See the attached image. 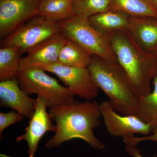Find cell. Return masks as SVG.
<instances>
[{
    "label": "cell",
    "mask_w": 157,
    "mask_h": 157,
    "mask_svg": "<svg viewBox=\"0 0 157 157\" xmlns=\"http://www.w3.org/2000/svg\"><path fill=\"white\" fill-rule=\"evenodd\" d=\"M130 17L122 11L109 10L93 15L88 20L101 33L110 35L117 31L128 30Z\"/></svg>",
    "instance_id": "14"
},
{
    "label": "cell",
    "mask_w": 157,
    "mask_h": 157,
    "mask_svg": "<svg viewBox=\"0 0 157 157\" xmlns=\"http://www.w3.org/2000/svg\"><path fill=\"white\" fill-rule=\"evenodd\" d=\"M154 89L147 95L138 98L136 116L154 129L157 127V75L153 80Z\"/></svg>",
    "instance_id": "19"
},
{
    "label": "cell",
    "mask_w": 157,
    "mask_h": 157,
    "mask_svg": "<svg viewBox=\"0 0 157 157\" xmlns=\"http://www.w3.org/2000/svg\"><path fill=\"white\" fill-rule=\"evenodd\" d=\"M62 33L59 23L36 16L8 36L1 39L0 46H17L21 53H28L37 45Z\"/></svg>",
    "instance_id": "6"
},
{
    "label": "cell",
    "mask_w": 157,
    "mask_h": 157,
    "mask_svg": "<svg viewBox=\"0 0 157 157\" xmlns=\"http://www.w3.org/2000/svg\"><path fill=\"white\" fill-rule=\"evenodd\" d=\"M24 117L14 110L8 113H0V137L2 139V132L7 127L23 120Z\"/></svg>",
    "instance_id": "21"
},
{
    "label": "cell",
    "mask_w": 157,
    "mask_h": 157,
    "mask_svg": "<svg viewBox=\"0 0 157 157\" xmlns=\"http://www.w3.org/2000/svg\"><path fill=\"white\" fill-rule=\"evenodd\" d=\"M73 0H41L37 16H42L56 22L69 19L75 16Z\"/></svg>",
    "instance_id": "16"
},
{
    "label": "cell",
    "mask_w": 157,
    "mask_h": 157,
    "mask_svg": "<svg viewBox=\"0 0 157 157\" xmlns=\"http://www.w3.org/2000/svg\"><path fill=\"white\" fill-rule=\"evenodd\" d=\"M48 104L46 99L38 96L36 98L35 111L29 121L25 132L16 138V141H26L28 145L29 157H34L39 141L46 132H55L56 125L53 124L49 113L47 112Z\"/></svg>",
    "instance_id": "10"
},
{
    "label": "cell",
    "mask_w": 157,
    "mask_h": 157,
    "mask_svg": "<svg viewBox=\"0 0 157 157\" xmlns=\"http://www.w3.org/2000/svg\"><path fill=\"white\" fill-rule=\"evenodd\" d=\"M149 3L157 10V0H147Z\"/></svg>",
    "instance_id": "24"
},
{
    "label": "cell",
    "mask_w": 157,
    "mask_h": 157,
    "mask_svg": "<svg viewBox=\"0 0 157 157\" xmlns=\"http://www.w3.org/2000/svg\"><path fill=\"white\" fill-rule=\"evenodd\" d=\"M87 68L96 86L108 97L113 109L121 115L136 116L138 98L120 65L92 55Z\"/></svg>",
    "instance_id": "3"
},
{
    "label": "cell",
    "mask_w": 157,
    "mask_h": 157,
    "mask_svg": "<svg viewBox=\"0 0 157 157\" xmlns=\"http://www.w3.org/2000/svg\"><path fill=\"white\" fill-rule=\"evenodd\" d=\"M100 109L107 132L113 137L125 139L134 137L136 134L147 136L152 132L151 125L145 123L136 116L118 114L108 101L100 104Z\"/></svg>",
    "instance_id": "9"
},
{
    "label": "cell",
    "mask_w": 157,
    "mask_h": 157,
    "mask_svg": "<svg viewBox=\"0 0 157 157\" xmlns=\"http://www.w3.org/2000/svg\"><path fill=\"white\" fill-rule=\"evenodd\" d=\"M17 46H6L0 49V81L16 78L19 71L21 56Z\"/></svg>",
    "instance_id": "17"
},
{
    "label": "cell",
    "mask_w": 157,
    "mask_h": 157,
    "mask_svg": "<svg viewBox=\"0 0 157 157\" xmlns=\"http://www.w3.org/2000/svg\"><path fill=\"white\" fill-rule=\"evenodd\" d=\"M62 33L82 46L91 55L117 63L111 47L110 35L101 33L95 29L88 19L75 16L59 22Z\"/></svg>",
    "instance_id": "4"
},
{
    "label": "cell",
    "mask_w": 157,
    "mask_h": 157,
    "mask_svg": "<svg viewBox=\"0 0 157 157\" xmlns=\"http://www.w3.org/2000/svg\"><path fill=\"white\" fill-rule=\"evenodd\" d=\"M36 99L29 97L20 87L16 78L0 82V107H9L30 119Z\"/></svg>",
    "instance_id": "12"
},
{
    "label": "cell",
    "mask_w": 157,
    "mask_h": 157,
    "mask_svg": "<svg viewBox=\"0 0 157 157\" xmlns=\"http://www.w3.org/2000/svg\"><path fill=\"white\" fill-rule=\"evenodd\" d=\"M127 152L129 155L134 157H144L141 155L140 151L136 147H125ZM153 157H157L155 156Z\"/></svg>",
    "instance_id": "23"
},
{
    "label": "cell",
    "mask_w": 157,
    "mask_h": 157,
    "mask_svg": "<svg viewBox=\"0 0 157 157\" xmlns=\"http://www.w3.org/2000/svg\"><path fill=\"white\" fill-rule=\"evenodd\" d=\"M144 140L157 141V127L153 130L152 134L151 135L142 137L134 136L123 139L124 142L126 146L128 147H136L140 142Z\"/></svg>",
    "instance_id": "22"
},
{
    "label": "cell",
    "mask_w": 157,
    "mask_h": 157,
    "mask_svg": "<svg viewBox=\"0 0 157 157\" xmlns=\"http://www.w3.org/2000/svg\"><path fill=\"white\" fill-rule=\"evenodd\" d=\"M92 56L82 46L67 38L60 51L57 63L75 67L87 68Z\"/></svg>",
    "instance_id": "15"
},
{
    "label": "cell",
    "mask_w": 157,
    "mask_h": 157,
    "mask_svg": "<svg viewBox=\"0 0 157 157\" xmlns=\"http://www.w3.org/2000/svg\"><path fill=\"white\" fill-rule=\"evenodd\" d=\"M62 33L37 45L21 59L19 70L57 63L60 51L66 41Z\"/></svg>",
    "instance_id": "11"
},
{
    "label": "cell",
    "mask_w": 157,
    "mask_h": 157,
    "mask_svg": "<svg viewBox=\"0 0 157 157\" xmlns=\"http://www.w3.org/2000/svg\"><path fill=\"white\" fill-rule=\"evenodd\" d=\"M110 43L117 61L126 73L136 96L150 94L152 81L157 75V56L144 52L128 31L111 34Z\"/></svg>",
    "instance_id": "2"
},
{
    "label": "cell",
    "mask_w": 157,
    "mask_h": 157,
    "mask_svg": "<svg viewBox=\"0 0 157 157\" xmlns=\"http://www.w3.org/2000/svg\"><path fill=\"white\" fill-rule=\"evenodd\" d=\"M41 0H0V38L8 36L37 15Z\"/></svg>",
    "instance_id": "8"
},
{
    "label": "cell",
    "mask_w": 157,
    "mask_h": 157,
    "mask_svg": "<svg viewBox=\"0 0 157 157\" xmlns=\"http://www.w3.org/2000/svg\"><path fill=\"white\" fill-rule=\"evenodd\" d=\"M50 117L56 124L53 137L45 143L48 148L59 147L63 142L79 138L96 149L105 145L96 137L94 130L101 124L100 104L97 101H74L69 104L50 107Z\"/></svg>",
    "instance_id": "1"
},
{
    "label": "cell",
    "mask_w": 157,
    "mask_h": 157,
    "mask_svg": "<svg viewBox=\"0 0 157 157\" xmlns=\"http://www.w3.org/2000/svg\"><path fill=\"white\" fill-rule=\"evenodd\" d=\"M127 31L144 52L157 56V18L130 16Z\"/></svg>",
    "instance_id": "13"
},
{
    "label": "cell",
    "mask_w": 157,
    "mask_h": 157,
    "mask_svg": "<svg viewBox=\"0 0 157 157\" xmlns=\"http://www.w3.org/2000/svg\"><path fill=\"white\" fill-rule=\"evenodd\" d=\"M37 68L57 76L73 96L88 101L98 96L99 88L93 81L87 68L68 67L59 63Z\"/></svg>",
    "instance_id": "7"
},
{
    "label": "cell",
    "mask_w": 157,
    "mask_h": 157,
    "mask_svg": "<svg viewBox=\"0 0 157 157\" xmlns=\"http://www.w3.org/2000/svg\"><path fill=\"white\" fill-rule=\"evenodd\" d=\"M109 10L122 11L131 17L157 18V10L147 0H109Z\"/></svg>",
    "instance_id": "18"
},
{
    "label": "cell",
    "mask_w": 157,
    "mask_h": 157,
    "mask_svg": "<svg viewBox=\"0 0 157 157\" xmlns=\"http://www.w3.org/2000/svg\"><path fill=\"white\" fill-rule=\"evenodd\" d=\"M109 0H73V13L76 16L88 19L109 10Z\"/></svg>",
    "instance_id": "20"
},
{
    "label": "cell",
    "mask_w": 157,
    "mask_h": 157,
    "mask_svg": "<svg viewBox=\"0 0 157 157\" xmlns=\"http://www.w3.org/2000/svg\"><path fill=\"white\" fill-rule=\"evenodd\" d=\"M40 68L31 67L19 70L16 78L21 88L28 94H36L46 99L50 108L75 101L67 87L51 77Z\"/></svg>",
    "instance_id": "5"
}]
</instances>
